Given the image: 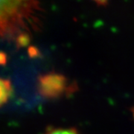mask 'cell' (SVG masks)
<instances>
[{"instance_id":"cell-1","label":"cell","mask_w":134,"mask_h":134,"mask_svg":"<svg viewBox=\"0 0 134 134\" xmlns=\"http://www.w3.org/2000/svg\"><path fill=\"white\" fill-rule=\"evenodd\" d=\"M40 9L39 0H0L2 36L23 40Z\"/></svg>"},{"instance_id":"cell-2","label":"cell","mask_w":134,"mask_h":134,"mask_svg":"<svg viewBox=\"0 0 134 134\" xmlns=\"http://www.w3.org/2000/svg\"><path fill=\"white\" fill-rule=\"evenodd\" d=\"M45 134H78L75 130L72 129H63V128H58V129L50 130L47 131Z\"/></svg>"},{"instance_id":"cell-3","label":"cell","mask_w":134,"mask_h":134,"mask_svg":"<svg viewBox=\"0 0 134 134\" xmlns=\"http://www.w3.org/2000/svg\"><path fill=\"white\" fill-rule=\"evenodd\" d=\"M93 1H95V2L99 3V4H104V3H106V2H107V0H93Z\"/></svg>"}]
</instances>
